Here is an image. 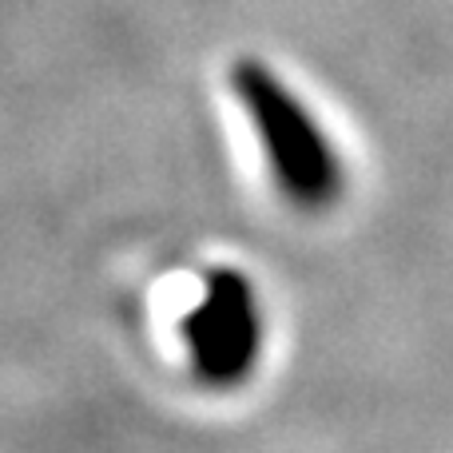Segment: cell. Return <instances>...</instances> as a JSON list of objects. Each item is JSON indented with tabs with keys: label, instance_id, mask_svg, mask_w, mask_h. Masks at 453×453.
Here are the masks:
<instances>
[{
	"label": "cell",
	"instance_id": "cell-1",
	"mask_svg": "<svg viewBox=\"0 0 453 453\" xmlns=\"http://www.w3.org/2000/svg\"><path fill=\"white\" fill-rule=\"evenodd\" d=\"M231 84L239 92L242 108L255 119L271 172L279 188L290 196V203L306 207V211L334 203L338 191H342V167H338L330 143L322 140L319 124L306 116L303 104L255 60L234 64Z\"/></svg>",
	"mask_w": 453,
	"mask_h": 453
},
{
	"label": "cell",
	"instance_id": "cell-2",
	"mask_svg": "<svg viewBox=\"0 0 453 453\" xmlns=\"http://www.w3.org/2000/svg\"><path fill=\"white\" fill-rule=\"evenodd\" d=\"M196 366L207 382H234L250 370L258 342V319L250 287L239 274H215L207 298L188 322Z\"/></svg>",
	"mask_w": 453,
	"mask_h": 453
}]
</instances>
